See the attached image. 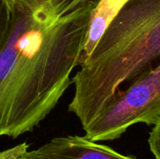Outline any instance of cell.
Here are the masks:
<instances>
[{"instance_id": "7a4b0ae2", "label": "cell", "mask_w": 160, "mask_h": 159, "mask_svg": "<svg viewBox=\"0 0 160 159\" xmlns=\"http://www.w3.org/2000/svg\"><path fill=\"white\" fill-rule=\"evenodd\" d=\"M160 58V0H127L91 54L71 79L75 93L68 112L83 130L121 91Z\"/></svg>"}, {"instance_id": "ba28073f", "label": "cell", "mask_w": 160, "mask_h": 159, "mask_svg": "<svg viewBox=\"0 0 160 159\" xmlns=\"http://www.w3.org/2000/svg\"><path fill=\"white\" fill-rule=\"evenodd\" d=\"M29 147V144L24 142L14 147L0 151V159H18L28 150Z\"/></svg>"}, {"instance_id": "6da1fadb", "label": "cell", "mask_w": 160, "mask_h": 159, "mask_svg": "<svg viewBox=\"0 0 160 159\" xmlns=\"http://www.w3.org/2000/svg\"><path fill=\"white\" fill-rule=\"evenodd\" d=\"M98 0H14L0 52V137L32 132L51 113L79 66Z\"/></svg>"}, {"instance_id": "3957f363", "label": "cell", "mask_w": 160, "mask_h": 159, "mask_svg": "<svg viewBox=\"0 0 160 159\" xmlns=\"http://www.w3.org/2000/svg\"><path fill=\"white\" fill-rule=\"evenodd\" d=\"M159 119L160 61L116 95L112 104L85 130V137L98 142L113 141L133 125L154 126Z\"/></svg>"}, {"instance_id": "277c9868", "label": "cell", "mask_w": 160, "mask_h": 159, "mask_svg": "<svg viewBox=\"0 0 160 159\" xmlns=\"http://www.w3.org/2000/svg\"><path fill=\"white\" fill-rule=\"evenodd\" d=\"M18 159H137L122 155L85 136L56 137L38 149L26 151Z\"/></svg>"}, {"instance_id": "8992f818", "label": "cell", "mask_w": 160, "mask_h": 159, "mask_svg": "<svg viewBox=\"0 0 160 159\" xmlns=\"http://www.w3.org/2000/svg\"><path fill=\"white\" fill-rule=\"evenodd\" d=\"M14 15V0H0V52L4 49L11 32Z\"/></svg>"}, {"instance_id": "52a82bcc", "label": "cell", "mask_w": 160, "mask_h": 159, "mask_svg": "<svg viewBox=\"0 0 160 159\" xmlns=\"http://www.w3.org/2000/svg\"><path fill=\"white\" fill-rule=\"evenodd\" d=\"M148 144L155 159H160V119L150 132Z\"/></svg>"}, {"instance_id": "5b68a950", "label": "cell", "mask_w": 160, "mask_h": 159, "mask_svg": "<svg viewBox=\"0 0 160 159\" xmlns=\"http://www.w3.org/2000/svg\"><path fill=\"white\" fill-rule=\"evenodd\" d=\"M126 1L127 0H98L91 14L79 66L91 54L105 29Z\"/></svg>"}]
</instances>
